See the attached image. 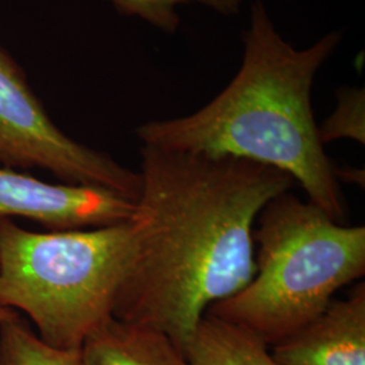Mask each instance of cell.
Segmentation results:
<instances>
[{
    "instance_id": "6da1fadb",
    "label": "cell",
    "mask_w": 365,
    "mask_h": 365,
    "mask_svg": "<svg viewBox=\"0 0 365 365\" xmlns=\"http://www.w3.org/2000/svg\"><path fill=\"white\" fill-rule=\"evenodd\" d=\"M137 250L114 317L164 331L184 353L211 304L256 272L255 223L287 173L244 158L143 145Z\"/></svg>"
},
{
    "instance_id": "7a4b0ae2",
    "label": "cell",
    "mask_w": 365,
    "mask_h": 365,
    "mask_svg": "<svg viewBox=\"0 0 365 365\" xmlns=\"http://www.w3.org/2000/svg\"><path fill=\"white\" fill-rule=\"evenodd\" d=\"M242 42L238 72L210 103L185 117L149 120L137 128V137L146 146L244 158L282 170L299 182L309 202L344 225L345 199L312 107L314 80L341 34L329 33L298 49L255 0Z\"/></svg>"
},
{
    "instance_id": "3957f363",
    "label": "cell",
    "mask_w": 365,
    "mask_h": 365,
    "mask_svg": "<svg viewBox=\"0 0 365 365\" xmlns=\"http://www.w3.org/2000/svg\"><path fill=\"white\" fill-rule=\"evenodd\" d=\"M256 222L255 276L206 314L272 346L324 313L339 288L364 276L365 227L337 223L289 191L274 197Z\"/></svg>"
},
{
    "instance_id": "277c9868",
    "label": "cell",
    "mask_w": 365,
    "mask_h": 365,
    "mask_svg": "<svg viewBox=\"0 0 365 365\" xmlns=\"http://www.w3.org/2000/svg\"><path fill=\"white\" fill-rule=\"evenodd\" d=\"M135 250L133 220L48 232L0 220V307L27 315L53 348L80 349L114 315Z\"/></svg>"
},
{
    "instance_id": "5b68a950",
    "label": "cell",
    "mask_w": 365,
    "mask_h": 365,
    "mask_svg": "<svg viewBox=\"0 0 365 365\" xmlns=\"http://www.w3.org/2000/svg\"><path fill=\"white\" fill-rule=\"evenodd\" d=\"M0 165L51 172L66 184L114 191L137 200L140 172L58 129L13 58L0 48Z\"/></svg>"
},
{
    "instance_id": "8992f818",
    "label": "cell",
    "mask_w": 365,
    "mask_h": 365,
    "mask_svg": "<svg viewBox=\"0 0 365 365\" xmlns=\"http://www.w3.org/2000/svg\"><path fill=\"white\" fill-rule=\"evenodd\" d=\"M135 200L114 191L42 182L0 165V220L25 218L49 230H78L129 222Z\"/></svg>"
},
{
    "instance_id": "52a82bcc",
    "label": "cell",
    "mask_w": 365,
    "mask_h": 365,
    "mask_svg": "<svg viewBox=\"0 0 365 365\" xmlns=\"http://www.w3.org/2000/svg\"><path fill=\"white\" fill-rule=\"evenodd\" d=\"M279 365H365V284L272 345Z\"/></svg>"
},
{
    "instance_id": "ba28073f",
    "label": "cell",
    "mask_w": 365,
    "mask_h": 365,
    "mask_svg": "<svg viewBox=\"0 0 365 365\" xmlns=\"http://www.w3.org/2000/svg\"><path fill=\"white\" fill-rule=\"evenodd\" d=\"M81 365H191L161 330L111 315L83 341Z\"/></svg>"
},
{
    "instance_id": "9c48e42d",
    "label": "cell",
    "mask_w": 365,
    "mask_h": 365,
    "mask_svg": "<svg viewBox=\"0 0 365 365\" xmlns=\"http://www.w3.org/2000/svg\"><path fill=\"white\" fill-rule=\"evenodd\" d=\"M184 356L191 365H279L256 334L209 314L199 321Z\"/></svg>"
},
{
    "instance_id": "30bf717a",
    "label": "cell",
    "mask_w": 365,
    "mask_h": 365,
    "mask_svg": "<svg viewBox=\"0 0 365 365\" xmlns=\"http://www.w3.org/2000/svg\"><path fill=\"white\" fill-rule=\"evenodd\" d=\"M0 365H81L80 349L53 348L15 315L0 322Z\"/></svg>"
},
{
    "instance_id": "8fae6325",
    "label": "cell",
    "mask_w": 365,
    "mask_h": 365,
    "mask_svg": "<svg viewBox=\"0 0 365 365\" xmlns=\"http://www.w3.org/2000/svg\"><path fill=\"white\" fill-rule=\"evenodd\" d=\"M115 10L128 16H135L164 33H173L180 25L179 7L200 4L222 15L240 11L242 0H107Z\"/></svg>"
},
{
    "instance_id": "7c38bea8",
    "label": "cell",
    "mask_w": 365,
    "mask_h": 365,
    "mask_svg": "<svg viewBox=\"0 0 365 365\" xmlns=\"http://www.w3.org/2000/svg\"><path fill=\"white\" fill-rule=\"evenodd\" d=\"M364 102L363 90L339 91L336 111L318 128L321 143L325 145L339 138H351L364 144Z\"/></svg>"
},
{
    "instance_id": "4fadbf2b",
    "label": "cell",
    "mask_w": 365,
    "mask_h": 365,
    "mask_svg": "<svg viewBox=\"0 0 365 365\" xmlns=\"http://www.w3.org/2000/svg\"><path fill=\"white\" fill-rule=\"evenodd\" d=\"M336 178L337 180H344V182H356L360 185H364V173L359 170H353L351 167H345L339 170L336 167Z\"/></svg>"
},
{
    "instance_id": "5bb4252c",
    "label": "cell",
    "mask_w": 365,
    "mask_h": 365,
    "mask_svg": "<svg viewBox=\"0 0 365 365\" xmlns=\"http://www.w3.org/2000/svg\"><path fill=\"white\" fill-rule=\"evenodd\" d=\"M15 315H16V313L13 312V310L0 307V322H3V321H6V319H10V318H13Z\"/></svg>"
}]
</instances>
